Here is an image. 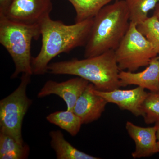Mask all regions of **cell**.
Segmentation results:
<instances>
[{
	"label": "cell",
	"mask_w": 159,
	"mask_h": 159,
	"mask_svg": "<svg viewBox=\"0 0 159 159\" xmlns=\"http://www.w3.org/2000/svg\"><path fill=\"white\" fill-rule=\"evenodd\" d=\"M46 119L67 132L72 136H76L79 132L83 123L81 119L73 111H57L49 114Z\"/></svg>",
	"instance_id": "obj_14"
},
{
	"label": "cell",
	"mask_w": 159,
	"mask_h": 159,
	"mask_svg": "<svg viewBox=\"0 0 159 159\" xmlns=\"http://www.w3.org/2000/svg\"><path fill=\"white\" fill-rule=\"evenodd\" d=\"M31 76L22 74L16 89L0 101V132L8 134L21 144H25L22 135L23 120L32 102L27 95Z\"/></svg>",
	"instance_id": "obj_5"
},
{
	"label": "cell",
	"mask_w": 159,
	"mask_h": 159,
	"mask_svg": "<svg viewBox=\"0 0 159 159\" xmlns=\"http://www.w3.org/2000/svg\"><path fill=\"white\" fill-rule=\"evenodd\" d=\"M89 83L88 80L78 77L61 82L48 80L41 89L37 97L41 98L52 94L57 95L66 102L67 110L72 111Z\"/></svg>",
	"instance_id": "obj_8"
},
{
	"label": "cell",
	"mask_w": 159,
	"mask_h": 159,
	"mask_svg": "<svg viewBox=\"0 0 159 159\" xmlns=\"http://www.w3.org/2000/svg\"><path fill=\"white\" fill-rule=\"evenodd\" d=\"M48 72L55 75H74L93 84L97 90L111 91L121 86L118 67L114 50L94 57L50 63Z\"/></svg>",
	"instance_id": "obj_3"
},
{
	"label": "cell",
	"mask_w": 159,
	"mask_h": 159,
	"mask_svg": "<svg viewBox=\"0 0 159 159\" xmlns=\"http://www.w3.org/2000/svg\"><path fill=\"white\" fill-rule=\"evenodd\" d=\"M120 71L135 72L149 65L158 53L138 30L136 24L130 22L126 34L115 51Z\"/></svg>",
	"instance_id": "obj_6"
},
{
	"label": "cell",
	"mask_w": 159,
	"mask_h": 159,
	"mask_svg": "<svg viewBox=\"0 0 159 159\" xmlns=\"http://www.w3.org/2000/svg\"><path fill=\"white\" fill-rule=\"evenodd\" d=\"M76 11L75 23L93 18L101 9L117 0H67Z\"/></svg>",
	"instance_id": "obj_16"
},
{
	"label": "cell",
	"mask_w": 159,
	"mask_h": 159,
	"mask_svg": "<svg viewBox=\"0 0 159 159\" xmlns=\"http://www.w3.org/2000/svg\"><path fill=\"white\" fill-rule=\"evenodd\" d=\"M40 35L39 24L16 22L0 15V43L10 54L15 66L11 79L20 74L33 75L31 42L33 39L37 40Z\"/></svg>",
	"instance_id": "obj_4"
},
{
	"label": "cell",
	"mask_w": 159,
	"mask_h": 159,
	"mask_svg": "<svg viewBox=\"0 0 159 159\" xmlns=\"http://www.w3.org/2000/svg\"><path fill=\"white\" fill-rule=\"evenodd\" d=\"M29 152L27 144H20L11 136L0 132V159H27Z\"/></svg>",
	"instance_id": "obj_15"
},
{
	"label": "cell",
	"mask_w": 159,
	"mask_h": 159,
	"mask_svg": "<svg viewBox=\"0 0 159 159\" xmlns=\"http://www.w3.org/2000/svg\"><path fill=\"white\" fill-rule=\"evenodd\" d=\"M51 145L57 159H99L80 151L66 141L60 130L51 131L50 133Z\"/></svg>",
	"instance_id": "obj_13"
},
{
	"label": "cell",
	"mask_w": 159,
	"mask_h": 159,
	"mask_svg": "<svg viewBox=\"0 0 159 159\" xmlns=\"http://www.w3.org/2000/svg\"><path fill=\"white\" fill-rule=\"evenodd\" d=\"M153 16H155L159 20V2L157 4L155 8Z\"/></svg>",
	"instance_id": "obj_22"
},
{
	"label": "cell",
	"mask_w": 159,
	"mask_h": 159,
	"mask_svg": "<svg viewBox=\"0 0 159 159\" xmlns=\"http://www.w3.org/2000/svg\"><path fill=\"white\" fill-rule=\"evenodd\" d=\"M12 0H0V14H3L11 4Z\"/></svg>",
	"instance_id": "obj_20"
},
{
	"label": "cell",
	"mask_w": 159,
	"mask_h": 159,
	"mask_svg": "<svg viewBox=\"0 0 159 159\" xmlns=\"http://www.w3.org/2000/svg\"><path fill=\"white\" fill-rule=\"evenodd\" d=\"M94 93L102 97L108 103L116 104L123 110L129 111L136 116H143L142 106L148 95L145 89L141 87L130 90L101 91L94 89Z\"/></svg>",
	"instance_id": "obj_9"
},
{
	"label": "cell",
	"mask_w": 159,
	"mask_h": 159,
	"mask_svg": "<svg viewBox=\"0 0 159 159\" xmlns=\"http://www.w3.org/2000/svg\"><path fill=\"white\" fill-rule=\"evenodd\" d=\"M93 23V18L72 25L50 16L40 23L42 46L39 53L32 57L33 75H42L48 73L50 61L61 53H69L78 47H85Z\"/></svg>",
	"instance_id": "obj_1"
},
{
	"label": "cell",
	"mask_w": 159,
	"mask_h": 159,
	"mask_svg": "<svg viewBox=\"0 0 159 159\" xmlns=\"http://www.w3.org/2000/svg\"><path fill=\"white\" fill-rule=\"evenodd\" d=\"M128 9L130 22L138 24L148 18V12L154 9L159 0H124Z\"/></svg>",
	"instance_id": "obj_17"
},
{
	"label": "cell",
	"mask_w": 159,
	"mask_h": 159,
	"mask_svg": "<svg viewBox=\"0 0 159 159\" xmlns=\"http://www.w3.org/2000/svg\"></svg>",
	"instance_id": "obj_23"
},
{
	"label": "cell",
	"mask_w": 159,
	"mask_h": 159,
	"mask_svg": "<svg viewBox=\"0 0 159 159\" xmlns=\"http://www.w3.org/2000/svg\"><path fill=\"white\" fill-rule=\"evenodd\" d=\"M53 9L52 0H12L3 14L11 20L35 25L50 16Z\"/></svg>",
	"instance_id": "obj_7"
},
{
	"label": "cell",
	"mask_w": 159,
	"mask_h": 159,
	"mask_svg": "<svg viewBox=\"0 0 159 159\" xmlns=\"http://www.w3.org/2000/svg\"><path fill=\"white\" fill-rule=\"evenodd\" d=\"M124 0H117L100 10L93 23L85 46V58L97 56L118 48L130 24Z\"/></svg>",
	"instance_id": "obj_2"
},
{
	"label": "cell",
	"mask_w": 159,
	"mask_h": 159,
	"mask_svg": "<svg viewBox=\"0 0 159 159\" xmlns=\"http://www.w3.org/2000/svg\"><path fill=\"white\" fill-rule=\"evenodd\" d=\"M157 129L156 136L157 139V145L158 152L159 153V121L155 123Z\"/></svg>",
	"instance_id": "obj_21"
},
{
	"label": "cell",
	"mask_w": 159,
	"mask_h": 159,
	"mask_svg": "<svg viewBox=\"0 0 159 159\" xmlns=\"http://www.w3.org/2000/svg\"><path fill=\"white\" fill-rule=\"evenodd\" d=\"M121 87L136 85L151 92H159V56L154 57L144 70L139 73L120 71Z\"/></svg>",
	"instance_id": "obj_11"
},
{
	"label": "cell",
	"mask_w": 159,
	"mask_h": 159,
	"mask_svg": "<svg viewBox=\"0 0 159 159\" xmlns=\"http://www.w3.org/2000/svg\"><path fill=\"white\" fill-rule=\"evenodd\" d=\"M143 116L146 124L155 123L159 121V92H150L142 106Z\"/></svg>",
	"instance_id": "obj_19"
},
{
	"label": "cell",
	"mask_w": 159,
	"mask_h": 159,
	"mask_svg": "<svg viewBox=\"0 0 159 159\" xmlns=\"http://www.w3.org/2000/svg\"><path fill=\"white\" fill-rule=\"evenodd\" d=\"M138 30L153 46L159 54V20L152 16L137 25Z\"/></svg>",
	"instance_id": "obj_18"
},
{
	"label": "cell",
	"mask_w": 159,
	"mask_h": 159,
	"mask_svg": "<svg viewBox=\"0 0 159 159\" xmlns=\"http://www.w3.org/2000/svg\"><path fill=\"white\" fill-rule=\"evenodd\" d=\"M95 87L89 83L76 102L73 111L81 119L83 124L98 120L105 111L108 102L94 93Z\"/></svg>",
	"instance_id": "obj_10"
},
{
	"label": "cell",
	"mask_w": 159,
	"mask_h": 159,
	"mask_svg": "<svg viewBox=\"0 0 159 159\" xmlns=\"http://www.w3.org/2000/svg\"><path fill=\"white\" fill-rule=\"evenodd\" d=\"M125 128L135 144V150L132 153L134 158L152 156L157 153V129L153 127H142L130 122H127Z\"/></svg>",
	"instance_id": "obj_12"
}]
</instances>
